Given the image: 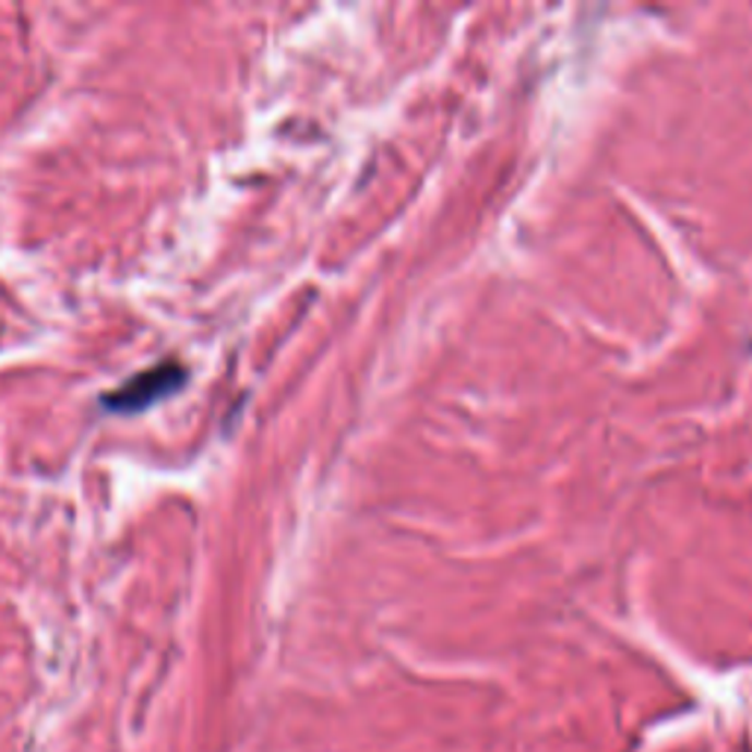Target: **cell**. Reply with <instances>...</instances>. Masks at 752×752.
<instances>
[{
    "instance_id": "1",
    "label": "cell",
    "mask_w": 752,
    "mask_h": 752,
    "mask_svg": "<svg viewBox=\"0 0 752 752\" xmlns=\"http://www.w3.org/2000/svg\"><path fill=\"white\" fill-rule=\"evenodd\" d=\"M186 380H189V373L180 362H163L130 377L121 389L109 391L100 406L106 411H115V415H139V411L151 409L153 403L177 394L186 385Z\"/></svg>"
}]
</instances>
